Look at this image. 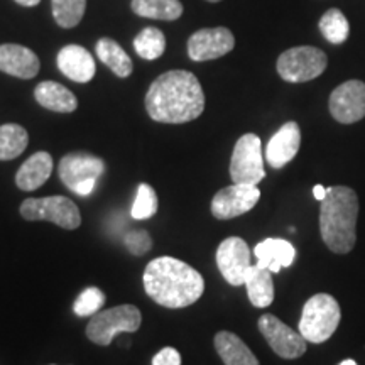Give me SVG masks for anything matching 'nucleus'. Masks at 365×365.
Listing matches in <instances>:
<instances>
[{
  "label": "nucleus",
  "instance_id": "1",
  "mask_svg": "<svg viewBox=\"0 0 365 365\" xmlns=\"http://www.w3.org/2000/svg\"><path fill=\"white\" fill-rule=\"evenodd\" d=\"M145 110L161 124H186L202 115L205 93L191 71L171 70L153 81L145 93Z\"/></svg>",
  "mask_w": 365,
  "mask_h": 365
},
{
  "label": "nucleus",
  "instance_id": "2",
  "mask_svg": "<svg viewBox=\"0 0 365 365\" xmlns=\"http://www.w3.org/2000/svg\"><path fill=\"white\" fill-rule=\"evenodd\" d=\"M144 289L158 304L170 309L191 307L205 291L203 276L175 257L153 259L143 274Z\"/></svg>",
  "mask_w": 365,
  "mask_h": 365
},
{
  "label": "nucleus",
  "instance_id": "3",
  "mask_svg": "<svg viewBox=\"0 0 365 365\" xmlns=\"http://www.w3.org/2000/svg\"><path fill=\"white\" fill-rule=\"evenodd\" d=\"M359 196L346 186H328L319 208V232L327 247L349 254L357 240Z\"/></svg>",
  "mask_w": 365,
  "mask_h": 365
},
{
  "label": "nucleus",
  "instance_id": "4",
  "mask_svg": "<svg viewBox=\"0 0 365 365\" xmlns=\"http://www.w3.org/2000/svg\"><path fill=\"white\" fill-rule=\"evenodd\" d=\"M340 318L339 301L327 293L314 294L304 303L298 331L309 344H323L336 331Z\"/></svg>",
  "mask_w": 365,
  "mask_h": 365
},
{
  "label": "nucleus",
  "instance_id": "5",
  "mask_svg": "<svg viewBox=\"0 0 365 365\" xmlns=\"http://www.w3.org/2000/svg\"><path fill=\"white\" fill-rule=\"evenodd\" d=\"M143 314L134 304H120V307L98 312L90 318L86 325V336L93 344L108 346L118 333H134L140 328Z\"/></svg>",
  "mask_w": 365,
  "mask_h": 365
},
{
  "label": "nucleus",
  "instance_id": "6",
  "mask_svg": "<svg viewBox=\"0 0 365 365\" xmlns=\"http://www.w3.org/2000/svg\"><path fill=\"white\" fill-rule=\"evenodd\" d=\"M27 222H51L65 230H76L81 225L78 207L66 196H46V198H27L19 208Z\"/></svg>",
  "mask_w": 365,
  "mask_h": 365
},
{
  "label": "nucleus",
  "instance_id": "7",
  "mask_svg": "<svg viewBox=\"0 0 365 365\" xmlns=\"http://www.w3.org/2000/svg\"><path fill=\"white\" fill-rule=\"evenodd\" d=\"M105 173V163L88 153H70L61 158L58 175L63 185L73 193L88 196L93 191L97 180Z\"/></svg>",
  "mask_w": 365,
  "mask_h": 365
},
{
  "label": "nucleus",
  "instance_id": "8",
  "mask_svg": "<svg viewBox=\"0 0 365 365\" xmlns=\"http://www.w3.org/2000/svg\"><path fill=\"white\" fill-rule=\"evenodd\" d=\"M328 58L314 46H296L277 58V73L287 83H304L327 70Z\"/></svg>",
  "mask_w": 365,
  "mask_h": 365
},
{
  "label": "nucleus",
  "instance_id": "9",
  "mask_svg": "<svg viewBox=\"0 0 365 365\" xmlns=\"http://www.w3.org/2000/svg\"><path fill=\"white\" fill-rule=\"evenodd\" d=\"M230 178L237 185L257 186L264 178L262 143L259 135L244 134L237 140L230 159Z\"/></svg>",
  "mask_w": 365,
  "mask_h": 365
},
{
  "label": "nucleus",
  "instance_id": "10",
  "mask_svg": "<svg viewBox=\"0 0 365 365\" xmlns=\"http://www.w3.org/2000/svg\"><path fill=\"white\" fill-rule=\"evenodd\" d=\"M259 331L266 339L269 346L279 355L281 359H299L301 355L307 352V344L304 336L299 331L293 330L282 323L279 318L274 314H262L257 322Z\"/></svg>",
  "mask_w": 365,
  "mask_h": 365
},
{
  "label": "nucleus",
  "instance_id": "11",
  "mask_svg": "<svg viewBox=\"0 0 365 365\" xmlns=\"http://www.w3.org/2000/svg\"><path fill=\"white\" fill-rule=\"evenodd\" d=\"M252 252H250L247 242L240 237H228L218 245L217 249V266L228 284L244 286L245 274L249 267Z\"/></svg>",
  "mask_w": 365,
  "mask_h": 365
},
{
  "label": "nucleus",
  "instance_id": "12",
  "mask_svg": "<svg viewBox=\"0 0 365 365\" xmlns=\"http://www.w3.org/2000/svg\"><path fill=\"white\" fill-rule=\"evenodd\" d=\"M261 191L252 185H234L218 191L212 200V215L217 220H232L247 213L257 205Z\"/></svg>",
  "mask_w": 365,
  "mask_h": 365
},
{
  "label": "nucleus",
  "instance_id": "13",
  "mask_svg": "<svg viewBox=\"0 0 365 365\" xmlns=\"http://www.w3.org/2000/svg\"><path fill=\"white\" fill-rule=\"evenodd\" d=\"M331 117L340 124H355L365 117V83L350 80L331 91L330 102Z\"/></svg>",
  "mask_w": 365,
  "mask_h": 365
},
{
  "label": "nucleus",
  "instance_id": "14",
  "mask_svg": "<svg viewBox=\"0 0 365 365\" xmlns=\"http://www.w3.org/2000/svg\"><path fill=\"white\" fill-rule=\"evenodd\" d=\"M186 48L193 61H210L230 53L235 48V38L227 27H207L191 34Z\"/></svg>",
  "mask_w": 365,
  "mask_h": 365
},
{
  "label": "nucleus",
  "instance_id": "15",
  "mask_svg": "<svg viewBox=\"0 0 365 365\" xmlns=\"http://www.w3.org/2000/svg\"><path fill=\"white\" fill-rule=\"evenodd\" d=\"M41 63L33 49L22 44H0V71L21 80H31L39 73Z\"/></svg>",
  "mask_w": 365,
  "mask_h": 365
},
{
  "label": "nucleus",
  "instance_id": "16",
  "mask_svg": "<svg viewBox=\"0 0 365 365\" xmlns=\"http://www.w3.org/2000/svg\"><path fill=\"white\" fill-rule=\"evenodd\" d=\"M301 145V130L296 122H286L269 140L266 161L274 170H281L298 154Z\"/></svg>",
  "mask_w": 365,
  "mask_h": 365
},
{
  "label": "nucleus",
  "instance_id": "17",
  "mask_svg": "<svg viewBox=\"0 0 365 365\" xmlns=\"http://www.w3.org/2000/svg\"><path fill=\"white\" fill-rule=\"evenodd\" d=\"M58 68L66 78L76 83H88L95 76L97 66L88 49L78 44H68L58 53Z\"/></svg>",
  "mask_w": 365,
  "mask_h": 365
},
{
  "label": "nucleus",
  "instance_id": "18",
  "mask_svg": "<svg viewBox=\"0 0 365 365\" xmlns=\"http://www.w3.org/2000/svg\"><path fill=\"white\" fill-rule=\"evenodd\" d=\"M254 255L257 259V266L267 269L272 274L281 269L293 266L296 259V249L291 242L284 239H266L259 242L254 247Z\"/></svg>",
  "mask_w": 365,
  "mask_h": 365
},
{
  "label": "nucleus",
  "instance_id": "19",
  "mask_svg": "<svg viewBox=\"0 0 365 365\" xmlns=\"http://www.w3.org/2000/svg\"><path fill=\"white\" fill-rule=\"evenodd\" d=\"M53 173V158L46 150H39L22 163L16 175V185L22 191H34L49 180Z\"/></svg>",
  "mask_w": 365,
  "mask_h": 365
},
{
  "label": "nucleus",
  "instance_id": "20",
  "mask_svg": "<svg viewBox=\"0 0 365 365\" xmlns=\"http://www.w3.org/2000/svg\"><path fill=\"white\" fill-rule=\"evenodd\" d=\"M34 98L41 107L51 112L71 113L78 108L75 93L58 81H41L34 90Z\"/></svg>",
  "mask_w": 365,
  "mask_h": 365
},
{
  "label": "nucleus",
  "instance_id": "21",
  "mask_svg": "<svg viewBox=\"0 0 365 365\" xmlns=\"http://www.w3.org/2000/svg\"><path fill=\"white\" fill-rule=\"evenodd\" d=\"M215 350L225 365H261L252 350L232 331H218L215 335Z\"/></svg>",
  "mask_w": 365,
  "mask_h": 365
},
{
  "label": "nucleus",
  "instance_id": "22",
  "mask_svg": "<svg viewBox=\"0 0 365 365\" xmlns=\"http://www.w3.org/2000/svg\"><path fill=\"white\" fill-rule=\"evenodd\" d=\"M244 286L247 287V296L255 308L271 307L274 301V281L271 271L252 264L245 274Z\"/></svg>",
  "mask_w": 365,
  "mask_h": 365
},
{
  "label": "nucleus",
  "instance_id": "23",
  "mask_svg": "<svg viewBox=\"0 0 365 365\" xmlns=\"http://www.w3.org/2000/svg\"><path fill=\"white\" fill-rule=\"evenodd\" d=\"M95 53H97L100 61L110 68V71L118 78H127L132 75V68H134L132 59L117 41L110 38L98 39L97 46H95Z\"/></svg>",
  "mask_w": 365,
  "mask_h": 365
},
{
  "label": "nucleus",
  "instance_id": "24",
  "mask_svg": "<svg viewBox=\"0 0 365 365\" xmlns=\"http://www.w3.org/2000/svg\"><path fill=\"white\" fill-rule=\"evenodd\" d=\"M130 7L137 16L156 21H176L182 16L180 0H132Z\"/></svg>",
  "mask_w": 365,
  "mask_h": 365
},
{
  "label": "nucleus",
  "instance_id": "25",
  "mask_svg": "<svg viewBox=\"0 0 365 365\" xmlns=\"http://www.w3.org/2000/svg\"><path fill=\"white\" fill-rule=\"evenodd\" d=\"M29 134L19 124L0 125V161H12L24 153Z\"/></svg>",
  "mask_w": 365,
  "mask_h": 365
},
{
  "label": "nucleus",
  "instance_id": "26",
  "mask_svg": "<svg viewBox=\"0 0 365 365\" xmlns=\"http://www.w3.org/2000/svg\"><path fill=\"white\" fill-rule=\"evenodd\" d=\"M134 49L143 59L153 61L166 51V36L158 27H144L134 39Z\"/></svg>",
  "mask_w": 365,
  "mask_h": 365
},
{
  "label": "nucleus",
  "instance_id": "27",
  "mask_svg": "<svg viewBox=\"0 0 365 365\" xmlns=\"http://www.w3.org/2000/svg\"><path fill=\"white\" fill-rule=\"evenodd\" d=\"M319 31L328 43L341 44L350 36V24L344 12L339 9H330L319 19Z\"/></svg>",
  "mask_w": 365,
  "mask_h": 365
},
{
  "label": "nucleus",
  "instance_id": "28",
  "mask_svg": "<svg viewBox=\"0 0 365 365\" xmlns=\"http://www.w3.org/2000/svg\"><path fill=\"white\" fill-rule=\"evenodd\" d=\"M51 9L56 24L63 29H71L83 19L86 0H51Z\"/></svg>",
  "mask_w": 365,
  "mask_h": 365
},
{
  "label": "nucleus",
  "instance_id": "29",
  "mask_svg": "<svg viewBox=\"0 0 365 365\" xmlns=\"http://www.w3.org/2000/svg\"><path fill=\"white\" fill-rule=\"evenodd\" d=\"M158 193L154 191L153 186H149L148 182H140L139 188H137L130 215L135 220H148V218L154 217L158 213Z\"/></svg>",
  "mask_w": 365,
  "mask_h": 365
},
{
  "label": "nucleus",
  "instance_id": "30",
  "mask_svg": "<svg viewBox=\"0 0 365 365\" xmlns=\"http://www.w3.org/2000/svg\"><path fill=\"white\" fill-rule=\"evenodd\" d=\"M105 304V293L100 287L90 286L85 291H81L78 298H76L75 304H73V312L78 317H93L98 312H102Z\"/></svg>",
  "mask_w": 365,
  "mask_h": 365
},
{
  "label": "nucleus",
  "instance_id": "31",
  "mask_svg": "<svg viewBox=\"0 0 365 365\" xmlns=\"http://www.w3.org/2000/svg\"><path fill=\"white\" fill-rule=\"evenodd\" d=\"M127 250L134 255H144L153 249V239L145 230H132L124 237Z\"/></svg>",
  "mask_w": 365,
  "mask_h": 365
},
{
  "label": "nucleus",
  "instance_id": "32",
  "mask_svg": "<svg viewBox=\"0 0 365 365\" xmlns=\"http://www.w3.org/2000/svg\"><path fill=\"white\" fill-rule=\"evenodd\" d=\"M153 365H181V355L173 346H164L154 355Z\"/></svg>",
  "mask_w": 365,
  "mask_h": 365
},
{
  "label": "nucleus",
  "instance_id": "33",
  "mask_svg": "<svg viewBox=\"0 0 365 365\" xmlns=\"http://www.w3.org/2000/svg\"><path fill=\"white\" fill-rule=\"evenodd\" d=\"M313 196L318 200V202H323L327 196V188L323 185H314L313 188Z\"/></svg>",
  "mask_w": 365,
  "mask_h": 365
},
{
  "label": "nucleus",
  "instance_id": "34",
  "mask_svg": "<svg viewBox=\"0 0 365 365\" xmlns=\"http://www.w3.org/2000/svg\"><path fill=\"white\" fill-rule=\"evenodd\" d=\"M16 2L22 7H36V6H39L41 0H16Z\"/></svg>",
  "mask_w": 365,
  "mask_h": 365
},
{
  "label": "nucleus",
  "instance_id": "35",
  "mask_svg": "<svg viewBox=\"0 0 365 365\" xmlns=\"http://www.w3.org/2000/svg\"><path fill=\"white\" fill-rule=\"evenodd\" d=\"M339 365H357V362H355V360H352V359H345V360H341Z\"/></svg>",
  "mask_w": 365,
  "mask_h": 365
},
{
  "label": "nucleus",
  "instance_id": "36",
  "mask_svg": "<svg viewBox=\"0 0 365 365\" xmlns=\"http://www.w3.org/2000/svg\"><path fill=\"white\" fill-rule=\"evenodd\" d=\"M207 2H212V4H217V2H220V0H207Z\"/></svg>",
  "mask_w": 365,
  "mask_h": 365
}]
</instances>
